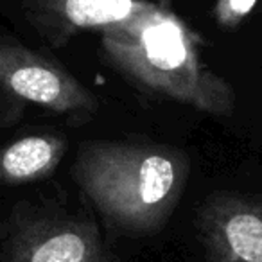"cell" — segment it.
<instances>
[{"label": "cell", "instance_id": "1", "mask_svg": "<svg viewBox=\"0 0 262 262\" xmlns=\"http://www.w3.org/2000/svg\"><path fill=\"white\" fill-rule=\"evenodd\" d=\"M106 59L139 88L214 117H230L235 94L201 58L196 33L162 4L101 34Z\"/></svg>", "mask_w": 262, "mask_h": 262}, {"label": "cell", "instance_id": "2", "mask_svg": "<svg viewBox=\"0 0 262 262\" xmlns=\"http://www.w3.org/2000/svg\"><path fill=\"white\" fill-rule=\"evenodd\" d=\"M187 158L160 144L99 140L83 146L72 174L88 200L117 226H160L182 196Z\"/></svg>", "mask_w": 262, "mask_h": 262}, {"label": "cell", "instance_id": "3", "mask_svg": "<svg viewBox=\"0 0 262 262\" xmlns=\"http://www.w3.org/2000/svg\"><path fill=\"white\" fill-rule=\"evenodd\" d=\"M27 104L56 115H92L99 101L58 61L15 40H0V129L15 124Z\"/></svg>", "mask_w": 262, "mask_h": 262}, {"label": "cell", "instance_id": "4", "mask_svg": "<svg viewBox=\"0 0 262 262\" xmlns=\"http://www.w3.org/2000/svg\"><path fill=\"white\" fill-rule=\"evenodd\" d=\"M6 262H106L97 230L79 219L18 212L6 226Z\"/></svg>", "mask_w": 262, "mask_h": 262}, {"label": "cell", "instance_id": "5", "mask_svg": "<svg viewBox=\"0 0 262 262\" xmlns=\"http://www.w3.org/2000/svg\"><path fill=\"white\" fill-rule=\"evenodd\" d=\"M34 29L52 45L61 47L88 31L119 29L151 8L149 0H24Z\"/></svg>", "mask_w": 262, "mask_h": 262}, {"label": "cell", "instance_id": "6", "mask_svg": "<svg viewBox=\"0 0 262 262\" xmlns=\"http://www.w3.org/2000/svg\"><path fill=\"white\" fill-rule=\"evenodd\" d=\"M200 232L214 262H262V205L239 196L212 198Z\"/></svg>", "mask_w": 262, "mask_h": 262}, {"label": "cell", "instance_id": "7", "mask_svg": "<svg viewBox=\"0 0 262 262\" xmlns=\"http://www.w3.org/2000/svg\"><path fill=\"white\" fill-rule=\"evenodd\" d=\"M67 140L59 133L41 131L20 137L0 149V183L22 185L49 176L63 160Z\"/></svg>", "mask_w": 262, "mask_h": 262}, {"label": "cell", "instance_id": "8", "mask_svg": "<svg viewBox=\"0 0 262 262\" xmlns=\"http://www.w3.org/2000/svg\"><path fill=\"white\" fill-rule=\"evenodd\" d=\"M258 0H215L214 18L223 29H237L255 9Z\"/></svg>", "mask_w": 262, "mask_h": 262}]
</instances>
